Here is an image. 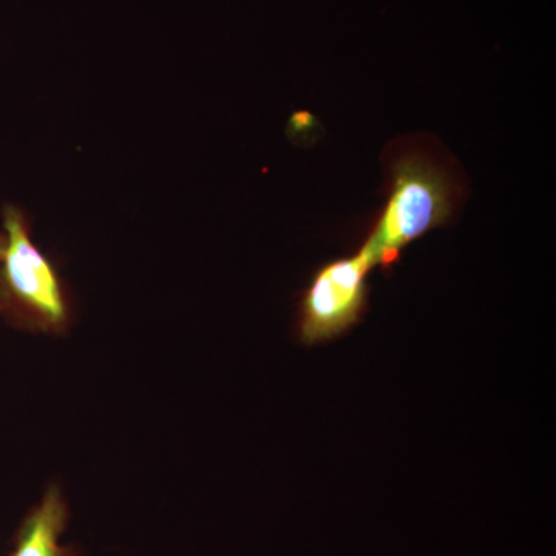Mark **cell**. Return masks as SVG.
<instances>
[{
    "mask_svg": "<svg viewBox=\"0 0 556 556\" xmlns=\"http://www.w3.org/2000/svg\"><path fill=\"white\" fill-rule=\"evenodd\" d=\"M455 201V181L437 161L420 153L399 156L386 204L361 248L375 268L391 273L413 241L447 225Z\"/></svg>",
    "mask_w": 556,
    "mask_h": 556,
    "instance_id": "6da1fadb",
    "label": "cell"
},
{
    "mask_svg": "<svg viewBox=\"0 0 556 556\" xmlns=\"http://www.w3.org/2000/svg\"><path fill=\"white\" fill-rule=\"evenodd\" d=\"M7 247L0 260V308L42 331H61L67 325V305L60 281L31 241L20 208H3Z\"/></svg>",
    "mask_w": 556,
    "mask_h": 556,
    "instance_id": "7a4b0ae2",
    "label": "cell"
},
{
    "mask_svg": "<svg viewBox=\"0 0 556 556\" xmlns=\"http://www.w3.org/2000/svg\"><path fill=\"white\" fill-rule=\"evenodd\" d=\"M375 269L364 249L331 260L311 277L299 300L295 336L303 346H320L353 331L369 306L368 276Z\"/></svg>",
    "mask_w": 556,
    "mask_h": 556,
    "instance_id": "3957f363",
    "label": "cell"
},
{
    "mask_svg": "<svg viewBox=\"0 0 556 556\" xmlns=\"http://www.w3.org/2000/svg\"><path fill=\"white\" fill-rule=\"evenodd\" d=\"M67 519V507L60 490L51 486L42 503L30 515L22 529L20 543L13 556H64L60 536Z\"/></svg>",
    "mask_w": 556,
    "mask_h": 556,
    "instance_id": "277c9868",
    "label": "cell"
},
{
    "mask_svg": "<svg viewBox=\"0 0 556 556\" xmlns=\"http://www.w3.org/2000/svg\"><path fill=\"white\" fill-rule=\"evenodd\" d=\"M7 247V237L5 233H0V260L3 257V252H5Z\"/></svg>",
    "mask_w": 556,
    "mask_h": 556,
    "instance_id": "5b68a950",
    "label": "cell"
},
{
    "mask_svg": "<svg viewBox=\"0 0 556 556\" xmlns=\"http://www.w3.org/2000/svg\"><path fill=\"white\" fill-rule=\"evenodd\" d=\"M0 313H2V308H0Z\"/></svg>",
    "mask_w": 556,
    "mask_h": 556,
    "instance_id": "8992f818",
    "label": "cell"
}]
</instances>
